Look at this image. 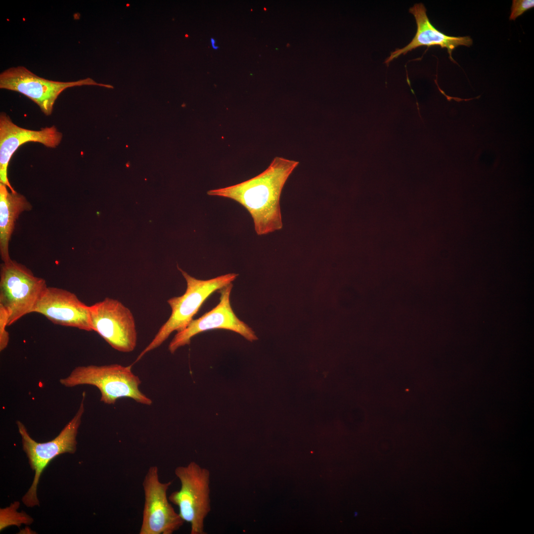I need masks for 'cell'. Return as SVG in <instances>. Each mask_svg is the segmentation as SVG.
<instances>
[{
    "label": "cell",
    "instance_id": "12",
    "mask_svg": "<svg viewBox=\"0 0 534 534\" xmlns=\"http://www.w3.org/2000/svg\"><path fill=\"white\" fill-rule=\"evenodd\" d=\"M62 134L55 126L31 130L21 128L13 123L5 113L0 115V183L12 192L16 191L7 177V168L14 153L21 145L28 142H39L47 147L55 148L61 142Z\"/></svg>",
    "mask_w": 534,
    "mask_h": 534
},
{
    "label": "cell",
    "instance_id": "3",
    "mask_svg": "<svg viewBox=\"0 0 534 534\" xmlns=\"http://www.w3.org/2000/svg\"><path fill=\"white\" fill-rule=\"evenodd\" d=\"M177 267L186 280V291L182 295L172 297L167 301L172 310L170 317L140 353L135 362L148 352L161 346L173 332H178L184 330L193 320L205 300L215 291L231 283L238 275L237 273H230L210 279L200 280L190 276L178 266Z\"/></svg>",
    "mask_w": 534,
    "mask_h": 534
},
{
    "label": "cell",
    "instance_id": "9",
    "mask_svg": "<svg viewBox=\"0 0 534 534\" xmlns=\"http://www.w3.org/2000/svg\"><path fill=\"white\" fill-rule=\"evenodd\" d=\"M92 331L98 333L115 350L133 351L137 343V331L130 310L118 300L106 297L89 306Z\"/></svg>",
    "mask_w": 534,
    "mask_h": 534
},
{
    "label": "cell",
    "instance_id": "16",
    "mask_svg": "<svg viewBox=\"0 0 534 534\" xmlns=\"http://www.w3.org/2000/svg\"><path fill=\"white\" fill-rule=\"evenodd\" d=\"M9 323V314L7 311L0 305V351H3L7 346L9 335L6 330Z\"/></svg>",
    "mask_w": 534,
    "mask_h": 534
},
{
    "label": "cell",
    "instance_id": "18",
    "mask_svg": "<svg viewBox=\"0 0 534 534\" xmlns=\"http://www.w3.org/2000/svg\"><path fill=\"white\" fill-rule=\"evenodd\" d=\"M210 40H211V45H212V46L213 48L215 50L218 49L219 48V46L216 45V41H215V40L213 38H211Z\"/></svg>",
    "mask_w": 534,
    "mask_h": 534
},
{
    "label": "cell",
    "instance_id": "6",
    "mask_svg": "<svg viewBox=\"0 0 534 534\" xmlns=\"http://www.w3.org/2000/svg\"><path fill=\"white\" fill-rule=\"evenodd\" d=\"M0 274V305L8 312L9 326L33 313L47 286L44 279L12 260L2 263Z\"/></svg>",
    "mask_w": 534,
    "mask_h": 534
},
{
    "label": "cell",
    "instance_id": "7",
    "mask_svg": "<svg viewBox=\"0 0 534 534\" xmlns=\"http://www.w3.org/2000/svg\"><path fill=\"white\" fill-rule=\"evenodd\" d=\"M85 85L113 88L110 85L96 83L90 78L71 82L49 80L37 76L24 66L13 67L0 74V88L20 92L40 107L46 116L51 114L59 94L67 88Z\"/></svg>",
    "mask_w": 534,
    "mask_h": 534
},
{
    "label": "cell",
    "instance_id": "14",
    "mask_svg": "<svg viewBox=\"0 0 534 534\" xmlns=\"http://www.w3.org/2000/svg\"><path fill=\"white\" fill-rule=\"evenodd\" d=\"M7 188L0 183V254L3 263L11 260L8 246L16 220L23 212L32 208L23 195L9 192Z\"/></svg>",
    "mask_w": 534,
    "mask_h": 534
},
{
    "label": "cell",
    "instance_id": "17",
    "mask_svg": "<svg viewBox=\"0 0 534 534\" xmlns=\"http://www.w3.org/2000/svg\"><path fill=\"white\" fill-rule=\"evenodd\" d=\"M534 7L533 0H513L509 20H515L529 9Z\"/></svg>",
    "mask_w": 534,
    "mask_h": 534
},
{
    "label": "cell",
    "instance_id": "1",
    "mask_svg": "<svg viewBox=\"0 0 534 534\" xmlns=\"http://www.w3.org/2000/svg\"><path fill=\"white\" fill-rule=\"evenodd\" d=\"M299 162L275 157L258 176L237 184L208 191L207 194L232 199L250 214L256 233L266 235L282 228L280 198Z\"/></svg>",
    "mask_w": 534,
    "mask_h": 534
},
{
    "label": "cell",
    "instance_id": "5",
    "mask_svg": "<svg viewBox=\"0 0 534 534\" xmlns=\"http://www.w3.org/2000/svg\"><path fill=\"white\" fill-rule=\"evenodd\" d=\"M86 392H83L82 401L76 414L54 439L45 443H38L29 435L25 425L19 420L16 421L22 439V447L29 459L31 469L35 472L33 483L22 497L23 503L27 507L39 505L37 489L39 479L44 469L50 461L58 455L74 453L77 442L76 437L85 411L84 400Z\"/></svg>",
    "mask_w": 534,
    "mask_h": 534
},
{
    "label": "cell",
    "instance_id": "2",
    "mask_svg": "<svg viewBox=\"0 0 534 534\" xmlns=\"http://www.w3.org/2000/svg\"><path fill=\"white\" fill-rule=\"evenodd\" d=\"M59 382L66 387L94 386L100 392V401L107 404H114L118 399L122 398H130L147 405L152 403V400L139 390L141 381L132 371V365L79 366L67 377L60 379Z\"/></svg>",
    "mask_w": 534,
    "mask_h": 534
},
{
    "label": "cell",
    "instance_id": "8",
    "mask_svg": "<svg viewBox=\"0 0 534 534\" xmlns=\"http://www.w3.org/2000/svg\"><path fill=\"white\" fill-rule=\"evenodd\" d=\"M171 485V481L160 480L157 466L148 469L142 482L144 500L139 534H172L184 524L167 495Z\"/></svg>",
    "mask_w": 534,
    "mask_h": 534
},
{
    "label": "cell",
    "instance_id": "13",
    "mask_svg": "<svg viewBox=\"0 0 534 534\" xmlns=\"http://www.w3.org/2000/svg\"><path fill=\"white\" fill-rule=\"evenodd\" d=\"M409 12L413 15L416 21L417 30L415 36L405 46L392 52L385 61L386 64H388L401 54L423 46H439L446 48L450 59L455 62L452 57V51L460 45L470 46L472 44L473 41L469 36H448L436 28L429 20L425 6L422 3L415 4L409 8Z\"/></svg>",
    "mask_w": 534,
    "mask_h": 534
},
{
    "label": "cell",
    "instance_id": "10",
    "mask_svg": "<svg viewBox=\"0 0 534 534\" xmlns=\"http://www.w3.org/2000/svg\"><path fill=\"white\" fill-rule=\"evenodd\" d=\"M232 287L231 283L220 289L219 303L200 317L193 319L184 330L177 332L168 347L171 353L174 354L179 348L189 345L195 335L215 329L232 331L250 342L258 339L254 331L240 320L232 309L230 295Z\"/></svg>",
    "mask_w": 534,
    "mask_h": 534
},
{
    "label": "cell",
    "instance_id": "11",
    "mask_svg": "<svg viewBox=\"0 0 534 534\" xmlns=\"http://www.w3.org/2000/svg\"><path fill=\"white\" fill-rule=\"evenodd\" d=\"M33 312L44 316L57 325L92 331L89 306L74 293L62 288L47 287Z\"/></svg>",
    "mask_w": 534,
    "mask_h": 534
},
{
    "label": "cell",
    "instance_id": "4",
    "mask_svg": "<svg viewBox=\"0 0 534 534\" xmlns=\"http://www.w3.org/2000/svg\"><path fill=\"white\" fill-rule=\"evenodd\" d=\"M175 474L180 487L169 495L170 501L178 507L183 521L190 524V534H206L204 522L211 510L210 471L191 461L178 466Z\"/></svg>",
    "mask_w": 534,
    "mask_h": 534
},
{
    "label": "cell",
    "instance_id": "15",
    "mask_svg": "<svg viewBox=\"0 0 534 534\" xmlns=\"http://www.w3.org/2000/svg\"><path fill=\"white\" fill-rule=\"evenodd\" d=\"M19 504V502L15 501L10 506L0 509V531L9 526L16 525L19 527L22 524L30 525L33 523V519L26 513L16 511Z\"/></svg>",
    "mask_w": 534,
    "mask_h": 534
}]
</instances>
